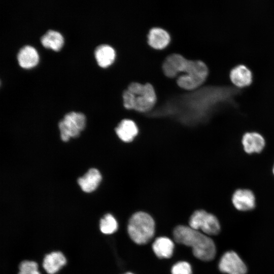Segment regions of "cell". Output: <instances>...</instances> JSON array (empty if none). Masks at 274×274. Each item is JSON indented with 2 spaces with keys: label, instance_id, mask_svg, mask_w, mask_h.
<instances>
[{
  "label": "cell",
  "instance_id": "1",
  "mask_svg": "<svg viewBox=\"0 0 274 274\" xmlns=\"http://www.w3.org/2000/svg\"><path fill=\"white\" fill-rule=\"evenodd\" d=\"M164 75L177 77V85L182 89L192 90L200 86L208 75L207 65L199 60H190L176 53L168 55L162 64Z\"/></svg>",
  "mask_w": 274,
  "mask_h": 274
},
{
  "label": "cell",
  "instance_id": "2",
  "mask_svg": "<svg viewBox=\"0 0 274 274\" xmlns=\"http://www.w3.org/2000/svg\"><path fill=\"white\" fill-rule=\"evenodd\" d=\"M176 242L190 247L194 256L205 261L214 259L216 247L213 241L206 234L190 226L178 225L173 231Z\"/></svg>",
  "mask_w": 274,
  "mask_h": 274
},
{
  "label": "cell",
  "instance_id": "3",
  "mask_svg": "<svg viewBox=\"0 0 274 274\" xmlns=\"http://www.w3.org/2000/svg\"><path fill=\"white\" fill-rule=\"evenodd\" d=\"M123 106L126 110L139 113L151 110L157 102V93L152 84L132 82L122 94Z\"/></svg>",
  "mask_w": 274,
  "mask_h": 274
},
{
  "label": "cell",
  "instance_id": "4",
  "mask_svg": "<svg viewBox=\"0 0 274 274\" xmlns=\"http://www.w3.org/2000/svg\"><path fill=\"white\" fill-rule=\"evenodd\" d=\"M127 232L135 243L146 244L154 236L155 222L149 214L142 211L135 212L129 220Z\"/></svg>",
  "mask_w": 274,
  "mask_h": 274
},
{
  "label": "cell",
  "instance_id": "5",
  "mask_svg": "<svg viewBox=\"0 0 274 274\" xmlns=\"http://www.w3.org/2000/svg\"><path fill=\"white\" fill-rule=\"evenodd\" d=\"M86 125V117L80 112H71L59 122L60 137L64 142L78 136Z\"/></svg>",
  "mask_w": 274,
  "mask_h": 274
},
{
  "label": "cell",
  "instance_id": "6",
  "mask_svg": "<svg viewBox=\"0 0 274 274\" xmlns=\"http://www.w3.org/2000/svg\"><path fill=\"white\" fill-rule=\"evenodd\" d=\"M189 226L196 230H201L205 234L214 235L220 232V226L217 218L204 210H196L190 216Z\"/></svg>",
  "mask_w": 274,
  "mask_h": 274
},
{
  "label": "cell",
  "instance_id": "7",
  "mask_svg": "<svg viewBox=\"0 0 274 274\" xmlns=\"http://www.w3.org/2000/svg\"><path fill=\"white\" fill-rule=\"evenodd\" d=\"M220 270L228 274H246L247 267L238 255L233 251L226 252L219 264Z\"/></svg>",
  "mask_w": 274,
  "mask_h": 274
},
{
  "label": "cell",
  "instance_id": "8",
  "mask_svg": "<svg viewBox=\"0 0 274 274\" xmlns=\"http://www.w3.org/2000/svg\"><path fill=\"white\" fill-rule=\"evenodd\" d=\"M232 202L237 210L248 211L255 208L256 198L251 190L248 189H238L232 194Z\"/></svg>",
  "mask_w": 274,
  "mask_h": 274
},
{
  "label": "cell",
  "instance_id": "9",
  "mask_svg": "<svg viewBox=\"0 0 274 274\" xmlns=\"http://www.w3.org/2000/svg\"><path fill=\"white\" fill-rule=\"evenodd\" d=\"M171 41L170 35L160 27L151 28L147 35V43L153 49L159 50L166 48Z\"/></svg>",
  "mask_w": 274,
  "mask_h": 274
},
{
  "label": "cell",
  "instance_id": "10",
  "mask_svg": "<svg viewBox=\"0 0 274 274\" xmlns=\"http://www.w3.org/2000/svg\"><path fill=\"white\" fill-rule=\"evenodd\" d=\"M244 150L247 154L260 153L264 149L265 141L264 137L257 132L245 133L242 139Z\"/></svg>",
  "mask_w": 274,
  "mask_h": 274
},
{
  "label": "cell",
  "instance_id": "11",
  "mask_svg": "<svg viewBox=\"0 0 274 274\" xmlns=\"http://www.w3.org/2000/svg\"><path fill=\"white\" fill-rule=\"evenodd\" d=\"M118 138L122 142L130 143L139 134V128L135 122L130 119H122L115 129Z\"/></svg>",
  "mask_w": 274,
  "mask_h": 274
},
{
  "label": "cell",
  "instance_id": "12",
  "mask_svg": "<svg viewBox=\"0 0 274 274\" xmlns=\"http://www.w3.org/2000/svg\"><path fill=\"white\" fill-rule=\"evenodd\" d=\"M101 180L99 171L96 168H92L78 179V183L84 192L90 193L97 188Z\"/></svg>",
  "mask_w": 274,
  "mask_h": 274
},
{
  "label": "cell",
  "instance_id": "13",
  "mask_svg": "<svg viewBox=\"0 0 274 274\" xmlns=\"http://www.w3.org/2000/svg\"><path fill=\"white\" fill-rule=\"evenodd\" d=\"M17 60L22 67L30 68L38 63L39 56L35 47L30 45H25L18 51Z\"/></svg>",
  "mask_w": 274,
  "mask_h": 274
},
{
  "label": "cell",
  "instance_id": "14",
  "mask_svg": "<svg viewBox=\"0 0 274 274\" xmlns=\"http://www.w3.org/2000/svg\"><path fill=\"white\" fill-rule=\"evenodd\" d=\"M94 55L98 64L101 67H106L114 61L116 52L110 45L100 44L96 47Z\"/></svg>",
  "mask_w": 274,
  "mask_h": 274
},
{
  "label": "cell",
  "instance_id": "15",
  "mask_svg": "<svg viewBox=\"0 0 274 274\" xmlns=\"http://www.w3.org/2000/svg\"><path fill=\"white\" fill-rule=\"evenodd\" d=\"M66 261V258L61 252H53L45 256L43 266L48 274H54L65 264Z\"/></svg>",
  "mask_w": 274,
  "mask_h": 274
},
{
  "label": "cell",
  "instance_id": "16",
  "mask_svg": "<svg viewBox=\"0 0 274 274\" xmlns=\"http://www.w3.org/2000/svg\"><path fill=\"white\" fill-rule=\"evenodd\" d=\"M152 249L158 258H169L174 252V244L167 237H159L153 243Z\"/></svg>",
  "mask_w": 274,
  "mask_h": 274
},
{
  "label": "cell",
  "instance_id": "17",
  "mask_svg": "<svg viewBox=\"0 0 274 274\" xmlns=\"http://www.w3.org/2000/svg\"><path fill=\"white\" fill-rule=\"evenodd\" d=\"M230 77L232 82L239 87L249 85L252 80L251 71L244 65H239L233 68Z\"/></svg>",
  "mask_w": 274,
  "mask_h": 274
},
{
  "label": "cell",
  "instance_id": "18",
  "mask_svg": "<svg viewBox=\"0 0 274 274\" xmlns=\"http://www.w3.org/2000/svg\"><path fill=\"white\" fill-rule=\"evenodd\" d=\"M41 42L44 47L57 51L62 46L64 39L59 31L49 29L41 37Z\"/></svg>",
  "mask_w": 274,
  "mask_h": 274
},
{
  "label": "cell",
  "instance_id": "19",
  "mask_svg": "<svg viewBox=\"0 0 274 274\" xmlns=\"http://www.w3.org/2000/svg\"><path fill=\"white\" fill-rule=\"evenodd\" d=\"M99 228L101 232L104 234H112L117 231L118 223L112 215L107 214L100 219Z\"/></svg>",
  "mask_w": 274,
  "mask_h": 274
},
{
  "label": "cell",
  "instance_id": "20",
  "mask_svg": "<svg viewBox=\"0 0 274 274\" xmlns=\"http://www.w3.org/2000/svg\"><path fill=\"white\" fill-rule=\"evenodd\" d=\"M18 274H41L38 270V264L32 261H23L19 265Z\"/></svg>",
  "mask_w": 274,
  "mask_h": 274
},
{
  "label": "cell",
  "instance_id": "21",
  "mask_svg": "<svg viewBox=\"0 0 274 274\" xmlns=\"http://www.w3.org/2000/svg\"><path fill=\"white\" fill-rule=\"evenodd\" d=\"M172 274H192L190 264L186 261H179L172 268Z\"/></svg>",
  "mask_w": 274,
  "mask_h": 274
},
{
  "label": "cell",
  "instance_id": "22",
  "mask_svg": "<svg viewBox=\"0 0 274 274\" xmlns=\"http://www.w3.org/2000/svg\"><path fill=\"white\" fill-rule=\"evenodd\" d=\"M272 170L273 175H274V164H273V167H272Z\"/></svg>",
  "mask_w": 274,
  "mask_h": 274
},
{
  "label": "cell",
  "instance_id": "23",
  "mask_svg": "<svg viewBox=\"0 0 274 274\" xmlns=\"http://www.w3.org/2000/svg\"><path fill=\"white\" fill-rule=\"evenodd\" d=\"M125 274H133V273H131V272H128L125 273Z\"/></svg>",
  "mask_w": 274,
  "mask_h": 274
}]
</instances>
